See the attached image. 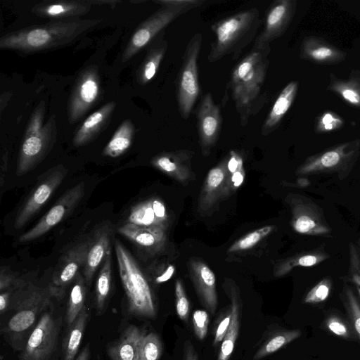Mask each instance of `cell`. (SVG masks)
I'll return each instance as SVG.
<instances>
[{
  "mask_svg": "<svg viewBox=\"0 0 360 360\" xmlns=\"http://www.w3.org/2000/svg\"><path fill=\"white\" fill-rule=\"evenodd\" d=\"M100 20L65 19L7 33L0 38V48L33 53L62 47L94 27Z\"/></svg>",
  "mask_w": 360,
  "mask_h": 360,
  "instance_id": "6da1fadb",
  "label": "cell"
},
{
  "mask_svg": "<svg viewBox=\"0 0 360 360\" xmlns=\"http://www.w3.org/2000/svg\"><path fill=\"white\" fill-rule=\"evenodd\" d=\"M270 50V46L252 48L232 70L229 86L242 126H245L250 117L266 102L261 92L269 65Z\"/></svg>",
  "mask_w": 360,
  "mask_h": 360,
  "instance_id": "7a4b0ae2",
  "label": "cell"
},
{
  "mask_svg": "<svg viewBox=\"0 0 360 360\" xmlns=\"http://www.w3.org/2000/svg\"><path fill=\"white\" fill-rule=\"evenodd\" d=\"M261 24L259 10L252 8L221 18L211 26L214 40L210 45L207 60L214 63L227 55L236 59L256 38Z\"/></svg>",
  "mask_w": 360,
  "mask_h": 360,
  "instance_id": "3957f363",
  "label": "cell"
},
{
  "mask_svg": "<svg viewBox=\"0 0 360 360\" xmlns=\"http://www.w3.org/2000/svg\"><path fill=\"white\" fill-rule=\"evenodd\" d=\"M44 101L34 110L26 127L20 147L16 174L21 176L34 169L49 153L57 136L55 115L44 124Z\"/></svg>",
  "mask_w": 360,
  "mask_h": 360,
  "instance_id": "277c9868",
  "label": "cell"
},
{
  "mask_svg": "<svg viewBox=\"0 0 360 360\" xmlns=\"http://www.w3.org/2000/svg\"><path fill=\"white\" fill-rule=\"evenodd\" d=\"M115 251L129 313L153 318L156 314L155 307L145 276L131 255L118 240H115Z\"/></svg>",
  "mask_w": 360,
  "mask_h": 360,
  "instance_id": "5b68a950",
  "label": "cell"
},
{
  "mask_svg": "<svg viewBox=\"0 0 360 360\" xmlns=\"http://www.w3.org/2000/svg\"><path fill=\"white\" fill-rule=\"evenodd\" d=\"M202 34H194L188 42L176 80L178 109L182 118H188L200 94L198 59L202 45Z\"/></svg>",
  "mask_w": 360,
  "mask_h": 360,
  "instance_id": "8992f818",
  "label": "cell"
},
{
  "mask_svg": "<svg viewBox=\"0 0 360 360\" xmlns=\"http://www.w3.org/2000/svg\"><path fill=\"white\" fill-rule=\"evenodd\" d=\"M360 153V139L338 144L308 157L297 169V174L349 171Z\"/></svg>",
  "mask_w": 360,
  "mask_h": 360,
  "instance_id": "52a82bcc",
  "label": "cell"
},
{
  "mask_svg": "<svg viewBox=\"0 0 360 360\" xmlns=\"http://www.w3.org/2000/svg\"><path fill=\"white\" fill-rule=\"evenodd\" d=\"M48 287L43 289L30 285L22 291V297L18 302L15 313L8 323V331L11 339H22L32 328L37 317L51 303Z\"/></svg>",
  "mask_w": 360,
  "mask_h": 360,
  "instance_id": "ba28073f",
  "label": "cell"
},
{
  "mask_svg": "<svg viewBox=\"0 0 360 360\" xmlns=\"http://www.w3.org/2000/svg\"><path fill=\"white\" fill-rule=\"evenodd\" d=\"M188 11L185 8L162 6L136 27L123 51L122 62H127L150 44L169 24Z\"/></svg>",
  "mask_w": 360,
  "mask_h": 360,
  "instance_id": "9c48e42d",
  "label": "cell"
},
{
  "mask_svg": "<svg viewBox=\"0 0 360 360\" xmlns=\"http://www.w3.org/2000/svg\"><path fill=\"white\" fill-rule=\"evenodd\" d=\"M101 94V78L97 67L90 65L79 75L68 108L71 124L79 120L97 103Z\"/></svg>",
  "mask_w": 360,
  "mask_h": 360,
  "instance_id": "30bf717a",
  "label": "cell"
},
{
  "mask_svg": "<svg viewBox=\"0 0 360 360\" xmlns=\"http://www.w3.org/2000/svg\"><path fill=\"white\" fill-rule=\"evenodd\" d=\"M67 173L66 168L58 165L46 174L19 210L14 221L15 229L24 226L39 212L61 184Z\"/></svg>",
  "mask_w": 360,
  "mask_h": 360,
  "instance_id": "8fae6325",
  "label": "cell"
},
{
  "mask_svg": "<svg viewBox=\"0 0 360 360\" xmlns=\"http://www.w3.org/2000/svg\"><path fill=\"white\" fill-rule=\"evenodd\" d=\"M296 8V0L271 2L265 13L263 29L256 37L252 48L269 47L271 41L282 36L290 25Z\"/></svg>",
  "mask_w": 360,
  "mask_h": 360,
  "instance_id": "7c38bea8",
  "label": "cell"
},
{
  "mask_svg": "<svg viewBox=\"0 0 360 360\" xmlns=\"http://www.w3.org/2000/svg\"><path fill=\"white\" fill-rule=\"evenodd\" d=\"M84 193V182L67 190L38 223L19 238V241L29 242L44 235L77 207Z\"/></svg>",
  "mask_w": 360,
  "mask_h": 360,
  "instance_id": "4fadbf2b",
  "label": "cell"
},
{
  "mask_svg": "<svg viewBox=\"0 0 360 360\" xmlns=\"http://www.w3.org/2000/svg\"><path fill=\"white\" fill-rule=\"evenodd\" d=\"M58 326L51 313L46 311L32 331L20 360H47L56 349Z\"/></svg>",
  "mask_w": 360,
  "mask_h": 360,
  "instance_id": "5bb4252c",
  "label": "cell"
},
{
  "mask_svg": "<svg viewBox=\"0 0 360 360\" xmlns=\"http://www.w3.org/2000/svg\"><path fill=\"white\" fill-rule=\"evenodd\" d=\"M89 245L90 240L80 243L60 258L48 286L52 297L61 299L64 296L67 287L84 268Z\"/></svg>",
  "mask_w": 360,
  "mask_h": 360,
  "instance_id": "9a60e30c",
  "label": "cell"
},
{
  "mask_svg": "<svg viewBox=\"0 0 360 360\" xmlns=\"http://www.w3.org/2000/svg\"><path fill=\"white\" fill-rule=\"evenodd\" d=\"M291 207V225L300 234L321 236L330 233L322 211L309 199L301 195H292L289 200Z\"/></svg>",
  "mask_w": 360,
  "mask_h": 360,
  "instance_id": "2e32d148",
  "label": "cell"
},
{
  "mask_svg": "<svg viewBox=\"0 0 360 360\" xmlns=\"http://www.w3.org/2000/svg\"><path fill=\"white\" fill-rule=\"evenodd\" d=\"M199 144L202 153L207 156L219 139L223 119L220 108L208 92L200 100L196 112Z\"/></svg>",
  "mask_w": 360,
  "mask_h": 360,
  "instance_id": "e0dca14e",
  "label": "cell"
},
{
  "mask_svg": "<svg viewBox=\"0 0 360 360\" xmlns=\"http://www.w3.org/2000/svg\"><path fill=\"white\" fill-rule=\"evenodd\" d=\"M188 270L196 292L205 307L212 314L218 304L216 277L212 269L200 259L192 257Z\"/></svg>",
  "mask_w": 360,
  "mask_h": 360,
  "instance_id": "ac0fdd59",
  "label": "cell"
},
{
  "mask_svg": "<svg viewBox=\"0 0 360 360\" xmlns=\"http://www.w3.org/2000/svg\"><path fill=\"white\" fill-rule=\"evenodd\" d=\"M300 57L317 65H335L346 59L347 53L322 37L310 35L300 44Z\"/></svg>",
  "mask_w": 360,
  "mask_h": 360,
  "instance_id": "d6986e66",
  "label": "cell"
},
{
  "mask_svg": "<svg viewBox=\"0 0 360 360\" xmlns=\"http://www.w3.org/2000/svg\"><path fill=\"white\" fill-rule=\"evenodd\" d=\"M228 177L227 158H226L208 172L198 198V212H208L223 199Z\"/></svg>",
  "mask_w": 360,
  "mask_h": 360,
  "instance_id": "ffe728a7",
  "label": "cell"
},
{
  "mask_svg": "<svg viewBox=\"0 0 360 360\" xmlns=\"http://www.w3.org/2000/svg\"><path fill=\"white\" fill-rule=\"evenodd\" d=\"M193 153L187 150L164 152L155 156L151 164L182 184L191 179V160Z\"/></svg>",
  "mask_w": 360,
  "mask_h": 360,
  "instance_id": "44dd1931",
  "label": "cell"
},
{
  "mask_svg": "<svg viewBox=\"0 0 360 360\" xmlns=\"http://www.w3.org/2000/svg\"><path fill=\"white\" fill-rule=\"evenodd\" d=\"M92 4L89 0H54L36 4L32 12L41 18L73 19L89 12Z\"/></svg>",
  "mask_w": 360,
  "mask_h": 360,
  "instance_id": "7402d4cb",
  "label": "cell"
},
{
  "mask_svg": "<svg viewBox=\"0 0 360 360\" xmlns=\"http://www.w3.org/2000/svg\"><path fill=\"white\" fill-rule=\"evenodd\" d=\"M118 232L137 247L152 255L162 250L166 241L165 230L140 226L129 222L120 226Z\"/></svg>",
  "mask_w": 360,
  "mask_h": 360,
  "instance_id": "603a6c76",
  "label": "cell"
},
{
  "mask_svg": "<svg viewBox=\"0 0 360 360\" xmlns=\"http://www.w3.org/2000/svg\"><path fill=\"white\" fill-rule=\"evenodd\" d=\"M115 108L110 101L89 115L75 133L73 144L78 147L93 141L108 125Z\"/></svg>",
  "mask_w": 360,
  "mask_h": 360,
  "instance_id": "cb8c5ba5",
  "label": "cell"
},
{
  "mask_svg": "<svg viewBox=\"0 0 360 360\" xmlns=\"http://www.w3.org/2000/svg\"><path fill=\"white\" fill-rule=\"evenodd\" d=\"M145 333L136 326H129L120 338L108 350L112 360H140V349Z\"/></svg>",
  "mask_w": 360,
  "mask_h": 360,
  "instance_id": "d4e9b609",
  "label": "cell"
},
{
  "mask_svg": "<svg viewBox=\"0 0 360 360\" xmlns=\"http://www.w3.org/2000/svg\"><path fill=\"white\" fill-rule=\"evenodd\" d=\"M298 87V82L292 81L283 89L262 126V135L268 136L278 127L294 102Z\"/></svg>",
  "mask_w": 360,
  "mask_h": 360,
  "instance_id": "484cf974",
  "label": "cell"
},
{
  "mask_svg": "<svg viewBox=\"0 0 360 360\" xmlns=\"http://www.w3.org/2000/svg\"><path fill=\"white\" fill-rule=\"evenodd\" d=\"M110 229L108 227H102L96 231L94 239L90 240L83 273L87 285L91 283L95 271L104 261L111 248L110 245Z\"/></svg>",
  "mask_w": 360,
  "mask_h": 360,
  "instance_id": "4316f807",
  "label": "cell"
},
{
  "mask_svg": "<svg viewBox=\"0 0 360 360\" xmlns=\"http://www.w3.org/2000/svg\"><path fill=\"white\" fill-rule=\"evenodd\" d=\"M224 288L231 300V318L229 327L222 340L217 360H229L233 351L240 328V300L238 294L229 280L225 282Z\"/></svg>",
  "mask_w": 360,
  "mask_h": 360,
  "instance_id": "83f0119b",
  "label": "cell"
},
{
  "mask_svg": "<svg viewBox=\"0 0 360 360\" xmlns=\"http://www.w3.org/2000/svg\"><path fill=\"white\" fill-rule=\"evenodd\" d=\"M147 54L136 72V79L141 85L148 83L156 75L166 53L167 41L165 32H161L150 44Z\"/></svg>",
  "mask_w": 360,
  "mask_h": 360,
  "instance_id": "f1b7e54d",
  "label": "cell"
},
{
  "mask_svg": "<svg viewBox=\"0 0 360 360\" xmlns=\"http://www.w3.org/2000/svg\"><path fill=\"white\" fill-rule=\"evenodd\" d=\"M327 90L354 108L360 109V70H352L347 78L330 73Z\"/></svg>",
  "mask_w": 360,
  "mask_h": 360,
  "instance_id": "f546056e",
  "label": "cell"
},
{
  "mask_svg": "<svg viewBox=\"0 0 360 360\" xmlns=\"http://www.w3.org/2000/svg\"><path fill=\"white\" fill-rule=\"evenodd\" d=\"M134 131L131 121L129 119L124 120L104 148L103 154L110 158H117L122 155L131 146Z\"/></svg>",
  "mask_w": 360,
  "mask_h": 360,
  "instance_id": "4dcf8cb0",
  "label": "cell"
},
{
  "mask_svg": "<svg viewBox=\"0 0 360 360\" xmlns=\"http://www.w3.org/2000/svg\"><path fill=\"white\" fill-rule=\"evenodd\" d=\"M112 254L109 249L98 275L95 288V304L98 314L104 311L112 286Z\"/></svg>",
  "mask_w": 360,
  "mask_h": 360,
  "instance_id": "1f68e13d",
  "label": "cell"
},
{
  "mask_svg": "<svg viewBox=\"0 0 360 360\" xmlns=\"http://www.w3.org/2000/svg\"><path fill=\"white\" fill-rule=\"evenodd\" d=\"M127 222L140 226L164 230H166L167 226L158 219L153 208L152 198L139 202L132 207Z\"/></svg>",
  "mask_w": 360,
  "mask_h": 360,
  "instance_id": "d6a6232c",
  "label": "cell"
},
{
  "mask_svg": "<svg viewBox=\"0 0 360 360\" xmlns=\"http://www.w3.org/2000/svg\"><path fill=\"white\" fill-rule=\"evenodd\" d=\"M89 314L84 307L73 323L69 327L64 345V359L75 360L82 336L84 333Z\"/></svg>",
  "mask_w": 360,
  "mask_h": 360,
  "instance_id": "836d02e7",
  "label": "cell"
},
{
  "mask_svg": "<svg viewBox=\"0 0 360 360\" xmlns=\"http://www.w3.org/2000/svg\"><path fill=\"white\" fill-rule=\"evenodd\" d=\"M85 284L86 283L84 277L79 273L73 281V285L69 297L66 312V322L69 327L84 308L86 298Z\"/></svg>",
  "mask_w": 360,
  "mask_h": 360,
  "instance_id": "e575fe53",
  "label": "cell"
},
{
  "mask_svg": "<svg viewBox=\"0 0 360 360\" xmlns=\"http://www.w3.org/2000/svg\"><path fill=\"white\" fill-rule=\"evenodd\" d=\"M302 334L300 330H284L277 333L266 340L255 354L253 360H260L281 349L297 339Z\"/></svg>",
  "mask_w": 360,
  "mask_h": 360,
  "instance_id": "d590c367",
  "label": "cell"
},
{
  "mask_svg": "<svg viewBox=\"0 0 360 360\" xmlns=\"http://www.w3.org/2000/svg\"><path fill=\"white\" fill-rule=\"evenodd\" d=\"M328 255L321 252H312L286 259L281 262L275 270L276 276H283L296 266L309 267L314 266L328 258Z\"/></svg>",
  "mask_w": 360,
  "mask_h": 360,
  "instance_id": "8d00e7d4",
  "label": "cell"
},
{
  "mask_svg": "<svg viewBox=\"0 0 360 360\" xmlns=\"http://www.w3.org/2000/svg\"><path fill=\"white\" fill-rule=\"evenodd\" d=\"M276 226L267 225L252 231L235 241L227 250L229 253L242 252L255 247L269 236Z\"/></svg>",
  "mask_w": 360,
  "mask_h": 360,
  "instance_id": "74e56055",
  "label": "cell"
},
{
  "mask_svg": "<svg viewBox=\"0 0 360 360\" xmlns=\"http://www.w3.org/2000/svg\"><path fill=\"white\" fill-rule=\"evenodd\" d=\"M324 326L330 333L342 338L356 340L357 337L351 322L339 315H328L324 321Z\"/></svg>",
  "mask_w": 360,
  "mask_h": 360,
  "instance_id": "f35d334b",
  "label": "cell"
},
{
  "mask_svg": "<svg viewBox=\"0 0 360 360\" xmlns=\"http://www.w3.org/2000/svg\"><path fill=\"white\" fill-rule=\"evenodd\" d=\"M162 346L159 336L155 333L145 334L140 349V360H159Z\"/></svg>",
  "mask_w": 360,
  "mask_h": 360,
  "instance_id": "ab89813d",
  "label": "cell"
},
{
  "mask_svg": "<svg viewBox=\"0 0 360 360\" xmlns=\"http://www.w3.org/2000/svg\"><path fill=\"white\" fill-rule=\"evenodd\" d=\"M344 292L345 307L354 331L360 340V304L350 288L347 287Z\"/></svg>",
  "mask_w": 360,
  "mask_h": 360,
  "instance_id": "60d3db41",
  "label": "cell"
},
{
  "mask_svg": "<svg viewBox=\"0 0 360 360\" xmlns=\"http://www.w3.org/2000/svg\"><path fill=\"white\" fill-rule=\"evenodd\" d=\"M345 124L344 119L333 111H325L316 119L314 131L316 133H327L341 129Z\"/></svg>",
  "mask_w": 360,
  "mask_h": 360,
  "instance_id": "b9f144b4",
  "label": "cell"
},
{
  "mask_svg": "<svg viewBox=\"0 0 360 360\" xmlns=\"http://www.w3.org/2000/svg\"><path fill=\"white\" fill-rule=\"evenodd\" d=\"M331 288V280L323 279L307 292L304 298V302L307 304H318L324 302L328 299Z\"/></svg>",
  "mask_w": 360,
  "mask_h": 360,
  "instance_id": "7bdbcfd3",
  "label": "cell"
},
{
  "mask_svg": "<svg viewBox=\"0 0 360 360\" xmlns=\"http://www.w3.org/2000/svg\"><path fill=\"white\" fill-rule=\"evenodd\" d=\"M175 304L178 316L181 320L186 321L189 315V302L180 280L175 282Z\"/></svg>",
  "mask_w": 360,
  "mask_h": 360,
  "instance_id": "ee69618b",
  "label": "cell"
},
{
  "mask_svg": "<svg viewBox=\"0 0 360 360\" xmlns=\"http://www.w3.org/2000/svg\"><path fill=\"white\" fill-rule=\"evenodd\" d=\"M193 330L199 340H203L207 333L209 324V315L206 311L197 309L193 316Z\"/></svg>",
  "mask_w": 360,
  "mask_h": 360,
  "instance_id": "f6af8a7d",
  "label": "cell"
},
{
  "mask_svg": "<svg viewBox=\"0 0 360 360\" xmlns=\"http://www.w3.org/2000/svg\"><path fill=\"white\" fill-rule=\"evenodd\" d=\"M245 174L244 168L231 174L229 173V177L223 193V199L231 195L242 185L245 179Z\"/></svg>",
  "mask_w": 360,
  "mask_h": 360,
  "instance_id": "bcb514c9",
  "label": "cell"
},
{
  "mask_svg": "<svg viewBox=\"0 0 360 360\" xmlns=\"http://www.w3.org/2000/svg\"><path fill=\"white\" fill-rule=\"evenodd\" d=\"M154 2L162 6H174L179 8H185L190 10L201 6L203 0H155Z\"/></svg>",
  "mask_w": 360,
  "mask_h": 360,
  "instance_id": "7dc6e473",
  "label": "cell"
},
{
  "mask_svg": "<svg viewBox=\"0 0 360 360\" xmlns=\"http://www.w3.org/2000/svg\"><path fill=\"white\" fill-rule=\"evenodd\" d=\"M22 284L15 276L3 269L1 270L0 275V290L1 292L8 291L11 288H18Z\"/></svg>",
  "mask_w": 360,
  "mask_h": 360,
  "instance_id": "c3c4849f",
  "label": "cell"
},
{
  "mask_svg": "<svg viewBox=\"0 0 360 360\" xmlns=\"http://www.w3.org/2000/svg\"><path fill=\"white\" fill-rule=\"evenodd\" d=\"M231 309L229 311L226 312L225 316L221 319L220 321L217 328L215 331V335L214 338V345H217L220 342L223 340L224 338L226 332L228 330V328L229 327V324L231 322Z\"/></svg>",
  "mask_w": 360,
  "mask_h": 360,
  "instance_id": "681fc988",
  "label": "cell"
},
{
  "mask_svg": "<svg viewBox=\"0 0 360 360\" xmlns=\"http://www.w3.org/2000/svg\"><path fill=\"white\" fill-rule=\"evenodd\" d=\"M243 168V160L240 154L236 150H231L227 157V169L230 174Z\"/></svg>",
  "mask_w": 360,
  "mask_h": 360,
  "instance_id": "f907efd6",
  "label": "cell"
},
{
  "mask_svg": "<svg viewBox=\"0 0 360 360\" xmlns=\"http://www.w3.org/2000/svg\"><path fill=\"white\" fill-rule=\"evenodd\" d=\"M184 360H198L195 350L189 341H186L184 345Z\"/></svg>",
  "mask_w": 360,
  "mask_h": 360,
  "instance_id": "816d5d0a",
  "label": "cell"
},
{
  "mask_svg": "<svg viewBox=\"0 0 360 360\" xmlns=\"http://www.w3.org/2000/svg\"><path fill=\"white\" fill-rule=\"evenodd\" d=\"M174 270V266L169 265L161 275L156 278V282L160 283L169 280L173 276Z\"/></svg>",
  "mask_w": 360,
  "mask_h": 360,
  "instance_id": "f5cc1de1",
  "label": "cell"
},
{
  "mask_svg": "<svg viewBox=\"0 0 360 360\" xmlns=\"http://www.w3.org/2000/svg\"><path fill=\"white\" fill-rule=\"evenodd\" d=\"M9 302L8 291L1 292L0 295V311L3 314L6 310Z\"/></svg>",
  "mask_w": 360,
  "mask_h": 360,
  "instance_id": "db71d44e",
  "label": "cell"
},
{
  "mask_svg": "<svg viewBox=\"0 0 360 360\" xmlns=\"http://www.w3.org/2000/svg\"><path fill=\"white\" fill-rule=\"evenodd\" d=\"M7 163H8V152L5 151L2 154L1 158V186H2L4 184V176L5 175V172L7 170Z\"/></svg>",
  "mask_w": 360,
  "mask_h": 360,
  "instance_id": "11a10c76",
  "label": "cell"
},
{
  "mask_svg": "<svg viewBox=\"0 0 360 360\" xmlns=\"http://www.w3.org/2000/svg\"><path fill=\"white\" fill-rule=\"evenodd\" d=\"M90 358V348L87 345L82 351L79 354L75 360H89Z\"/></svg>",
  "mask_w": 360,
  "mask_h": 360,
  "instance_id": "9f6ffc18",
  "label": "cell"
},
{
  "mask_svg": "<svg viewBox=\"0 0 360 360\" xmlns=\"http://www.w3.org/2000/svg\"><path fill=\"white\" fill-rule=\"evenodd\" d=\"M296 183L300 187H306L310 184L309 180L304 177L298 178Z\"/></svg>",
  "mask_w": 360,
  "mask_h": 360,
  "instance_id": "6f0895ef",
  "label": "cell"
},
{
  "mask_svg": "<svg viewBox=\"0 0 360 360\" xmlns=\"http://www.w3.org/2000/svg\"><path fill=\"white\" fill-rule=\"evenodd\" d=\"M350 280L360 287V275L356 274H352Z\"/></svg>",
  "mask_w": 360,
  "mask_h": 360,
  "instance_id": "680465c9",
  "label": "cell"
},
{
  "mask_svg": "<svg viewBox=\"0 0 360 360\" xmlns=\"http://www.w3.org/2000/svg\"><path fill=\"white\" fill-rule=\"evenodd\" d=\"M357 291H358V292L359 294V296H360V287H357Z\"/></svg>",
  "mask_w": 360,
  "mask_h": 360,
  "instance_id": "91938a15",
  "label": "cell"
}]
</instances>
